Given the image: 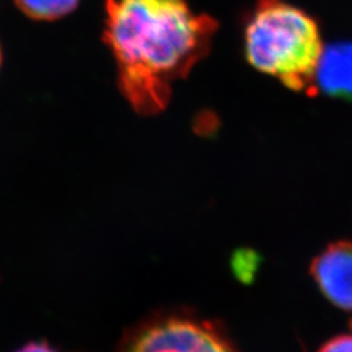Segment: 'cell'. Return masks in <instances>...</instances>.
I'll return each mask as SVG.
<instances>
[{
  "label": "cell",
  "instance_id": "6da1fadb",
  "mask_svg": "<svg viewBox=\"0 0 352 352\" xmlns=\"http://www.w3.org/2000/svg\"><path fill=\"white\" fill-rule=\"evenodd\" d=\"M217 29L212 16L195 12L187 0H106L103 39L132 109L166 110L174 84L208 55Z\"/></svg>",
  "mask_w": 352,
  "mask_h": 352
},
{
  "label": "cell",
  "instance_id": "7a4b0ae2",
  "mask_svg": "<svg viewBox=\"0 0 352 352\" xmlns=\"http://www.w3.org/2000/svg\"><path fill=\"white\" fill-rule=\"evenodd\" d=\"M324 43L315 19L285 0H260L245 28L244 50L260 72L315 96Z\"/></svg>",
  "mask_w": 352,
  "mask_h": 352
},
{
  "label": "cell",
  "instance_id": "3957f363",
  "mask_svg": "<svg viewBox=\"0 0 352 352\" xmlns=\"http://www.w3.org/2000/svg\"><path fill=\"white\" fill-rule=\"evenodd\" d=\"M128 352H234L226 338L208 322L168 318L144 330Z\"/></svg>",
  "mask_w": 352,
  "mask_h": 352
},
{
  "label": "cell",
  "instance_id": "277c9868",
  "mask_svg": "<svg viewBox=\"0 0 352 352\" xmlns=\"http://www.w3.org/2000/svg\"><path fill=\"white\" fill-rule=\"evenodd\" d=\"M316 283L330 302L352 311V243L337 241L317 256L312 264Z\"/></svg>",
  "mask_w": 352,
  "mask_h": 352
},
{
  "label": "cell",
  "instance_id": "5b68a950",
  "mask_svg": "<svg viewBox=\"0 0 352 352\" xmlns=\"http://www.w3.org/2000/svg\"><path fill=\"white\" fill-rule=\"evenodd\" d=\"M316 82L330 97L352 100V43L340 42L324 49Z\"/></svg>",
  "mask_w": 352,
  "mask_h": 352
},
{
  "label": "cell",
  "instance_id": "8992f818",
  "mask_svg": "<svg viewBox=\"0 0 352 352\" xmlns=\"http://www.w3.org/2000/svg\"><path fill=\"white\" fill-rule=\"evenodd\" d=\"M80 0H14L21 12L30 19L52 21L75 10Z\"/></svg>",
  "mask_w": 352,
  "mask_h": 352
},
{
  "label": "cell",
  "instance_id": "52a82bcc",
  "mask_svg": "<svg viewBox=\"0 0 352 352\" xmlns=\"http://www.w3.org/2000/svg\"><path fill=\"white\" fill-rule=\"evenodd\" d=\"M318 352H352V336H340L329 340Z\"/></svg>",
  "mask_w": 352,
  "mask_h": 352
},
{
  "label": "cell",
  "instance_id": "ba28073f",
  "mask_svg": "<svg viewBox=\"0 0 352 352\" xmlns=\"http://www.w3.org/2000/svg\"><path fill=\"white\" fill-rule=\"evenodd\" d=\"M19 352H55L54 350H51L50 347L45 346V344H39V343H33V344H29L24 347L23 350H20Z\"/></svg>",
  "mask_w": 352,
  "mask_h": 352
},
{
  "label": "cell",
  "instance_id": "9c48e42d",
  "mask_svg": "<svg viewBox=\"0 0 352 352\" xmlns=\"http://www.w3.org/2000/svg\"><path fill=\"white\" fill-rule=\"evenodd\" d=\"M0 65H1V49H0Z\"/></svg>",
  "mask_w": 352,
  "mask_h": 352
}]
</instances>
